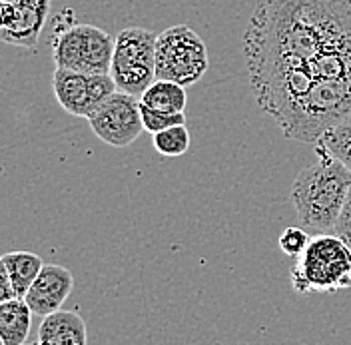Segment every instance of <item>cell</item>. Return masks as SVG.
<instances>
[{"label": "cell", "instance_id": "cell-8", "mask_svg": "<svg viewBox=\"0 0 351 345\" xmlns=\"http://www.w3.org/2000/svg\"><path fill=\"white\" fill-rule=\"evenodd\" d=\"M52 90L58 104L72 116L88 118L104 100L118 90L112 74H86L58 68L52 76Z\"/></svg>", "mask_w": 351, "mask_h": 345}, {"label": "cell", "instance_id": "cell-6", "mask_svg": "<svg viewBox=\"0 0 351 345\" xmlns=\"http://www.w3.org/2000/svg\"><path fill=\"white\" fill-rule=\"evenodd\" d=\"M116 38L92 24H70L58 30L52 54L58 68L86 74H108L112 68Z\"/></svg>", "mask_w": 351, "mask_h": 345}, {"label": "cell", "instance_id": "cell-2", "mask_svg": "<svg viewBox=\"0 0 351 345\" xmlns=\"http://www.w3.org/2000/svg\"><path fill=\"white\" fill-rule=\"evenodd\" d=\"M315 150L317 160L295 176L289 198L304 226L333 232L351 190V170L326 148Z\"/></svg>", "mask_w": 351, "mask_h": 345}, {"label": "cell", "instance_id": "cell-10", "mask_svg": "<svg viewBox=\"0 0 351 345\" xmlns=\"http://www.w3.org/2000/svg\"><path fill=\"white\" fill-rule=\"evenodd\" d=\"M50 10V0H19L16 2V21L8 28L0 30V43L36 48L40 32Z\"/></svg>", "mask_w": 351, "mask_h": 345}, {"label": "cell", "instance_id": "cell-4", "mask_svg": "<svg viewBox=\"0 0 351 345\" xmlns=\"http://www.w3.org/2000/svg\"><path fill=\"white\" fill-rule=\"evenodd\" d=\"M210 66L206 43L188 24L166 28L156 38V78L192 86Z\"/></svg>", "mask_w": 351, "mask_h": 345}, {"label": "cell", "instance_id": "cell-12", "mask_svg": "<svg viewBox=\"0 0 351 345\" xmlns=\"http://www.w3.org/2000/svg\"><path fill=\"white\" fill-rule=\"evenodd\" d=\"M32 309L24 298L0 302V340L2 345H22L28 340Z\"/></svg>", "mask_w": 351, "mask_h": 345}, {"label": "cell", "instance_id": "cell-14", "mask_svg": "<svg viewBox=\"0 0 351 345\" xmlns=\"http://www.w3.org/2000/svg\"><path fill=\"white\" fill-rule=\"evenodd\" d=\"M4 263H6V270H8V276L12 281V287H14V294L16 298H24L26 292L30 289L32 281L36 280V276L40 274L44 261L40 256L32 254V252H10L6 256H2Z\"/></svg>", "mask_w": 351, "mask_h": 345}, {"label": "cell", "instance_id": "cell-20", "mask_svg": "<svg viewBox=\"0 0 351 345\" xmlns=\"http://www.w3.org/2000/svg\"><path fill=\"white\" fill-rule=\"evenodd\" d=\"M12 298H16V294H14L12 281H10V276H8L6 263H4V259L0 258V302L12 300Z\"/></svg>", "mask_w": 351, "mask_h": 345}, {"label": "cell", "instance_id": "cell-11", "mask_svg": "<svg viewBox=\"0 0 351 345\" xmlns=\"http://www.w3.org/2000/svg\"><path fill=\"white\" fill-rule=\"evenodd\" d=\"M36 342L40 345H86V324L76 311L56 309L43 318Z\"/></svg>", "mask_w": 351, "mask_h": 345}, {"label": "cell", "instance_id": "cell-19", "mask_svg": "<svg viewBox=\"0 0 351 345\" xmlns=\"http://www.w3.org/2000/svg\"><path fill=\"white\" fill-rule=\"evenodd\" d=\"M333 232L341 237L346 243L351 246V190L350 194H348L346 204H343V208H341V214L337 217V224H335Z\"/></svg>", "mask_w": 351, "mask_h": 345}, {"label": "cell", "instance_id": "cell-22", "mask_svg": "<svg viewBox=\"0 0 351 345\" xmlns=\"http://www.w3.org/2000/svg\"><path fill=\"white\" fill-rule=\"evenodd\" d=\"M0 345H2V340H0Z\"/></svg>", "mask_w": 351, "mask_h": 345}, {"label": "cell", "instance_id": "cell-17", "mask_svg": "<svg viewBox=\"0 0 351 345\" xmlns=\"http://www.w3.org/2000/svg\"><path fill=\"white\" fill-rule=\"evenodd\" d=\"M142 120H144V130L156 134V132H162V130L170 128V126L184 124L186 122V116H184V112H178V114L156 112V110H150L148 106L142 104Z\"/></svg>", "mask_w": 351, "mask_h": 345}, {"label": "cell", "instance_id": "cell-13", "mask_svg": "<svg viewBox=\"0 0 351 345\" xmlns=\"http://www.w3.org/2000/svg\"><path fill=\"white\" fill-rule=\"evenodd\" d=\"M140 102L144 106L156 112H164V114H178L186 110V86L172 82V80H162L156 78L150 86L144 90V94L140 96Z\"/></svg>", "mask_w": 351, "mask_h": 345}, {"label": "cell", "instance_id": "cell-1", "mask_svg": "<svg viewBox=\"0 0 351 345\" xmlns=\"http://www.w3.org/2000/svg\"><path fill=\"white\" fill-rule=\"evenodd\" d=\"M243 58L258 106L317 144L351 114V0H258Z\"/></svg>", "mask_w": 351, "mask_h": 345}, {"label": "cell", "instance_id": "cell-7", "mask_svg": "<svg viewBox=\"0 0 351 345\" xmlns=\"http://www.w3.org/2000/svg\"><path fill=\"white\" fill-rule=\"evenodd\" d=\"M86 120L96 138L112 148L130 146L144 132L140 98L122 90H116Z\"/></svg>", "mask_w": 351, "mask_h": 345}, {"label": "cell", "instance_id": "cell-9", "mask_svg": "<svg viewBox=\"0 0 351 345\" xmlns=\"http://www.w3.org/2000/svg\"><path fill=\"white\" fill-rule=\"evenodd\" d=\"M74 287V278L64 265L44 263L40 274L32 281L24 300L34 316H48L62 307Z\"/></svg>", "mask_w": 351, "mask_h": 345}, {"label": "cell", "instance_id": "cell-21", "mask_svg": "<svg viewBox=\"0 0 351 345\" xmlns=\"http://www.w3.org/2000/svg\"><path fill=\"white\" fill-rule=\"evenodd\" d=\"M0 2H10V4H16L19 0H0Z\"/></svg>", "mask_w": 351, "mask_h": 345}, {"label": "cell", "instance_id": "cell-5", "mask_svg": "<svg viewBox=\"0 0 351 345\" xmlns=\"http://www.w3.org/2000/svg\"><path fill=\"white\" fill-rule=\"evenodd\" d=\"M156 38L148 28L132 26L116 36L110 74L122 92L142 96L156 80Z\"/></svg>", "mask_w": 351, "mask_h": 345}, {"label": "cell", "instance_id": "cell-3", "mask_svg": "<svg viewBox=\"0 0 351 345\" xmlns=\"http://www.w3.org/2000/svg\"><path fill=\"white\" fill-rule=\"evenodd\" d=\"M289 272L291 287L306 294H335L351 287V246L341 237L322 234L293 258Z\"/></svg>", "mask_w": 351, "mask_h": 345}, {"label": "cell", "instance_id": "cell-16", "mask_svg": "<svg viewBox=\"0 0 351 345\" xmlns=\"http://www.w3.org/2000/svg\"><path fill=\"white\" fill-rule=\"evenodd\" d=\"M154 148L160 152L162 156H168V158L184 156L190 148V132L184 124L156 132L154 134Z\"/></svg>", "mask_w": 351, "mask_h": 345}, {"label": "cell", "instance_id": "cell-18", "mask_svg": "<svg viewBox=\"0 0 351 345\" xmlns=\"http://www.w3.org/2000/svg\"><path fill=\"white\" fill-rule=\"evenodd\" d=\"M311 237L307 236V232L304 228H295V226H289L285 228L280 236V250L284 252L285 256L289 258H298L304 250L307 248Z\"/></svg>", "mask_w": 351, "mask_h": 345}, {"label": "cell", "instance_id": "cell-15", "mask_svg": "<svg viewBox=\"0 0 351 345\" xmlns=\"http://www.w3.org/2000/svg\"><path fill=\"white\" fill-rule=\"evenodd\" d=\"M315 146L326 148L351 170V114L333 128H329Z\"/></svg>", "mask_w": 351, "mask_h": 345}]
</instances>
